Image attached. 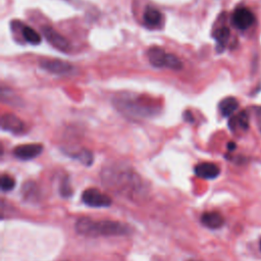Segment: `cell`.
<instances>
[{"label":"cell","instance_id":"6da1fadb","mask_svg":"<svg viewBox=\"0 0 261 261\" xmlns=\"http://www.w3.org/2000/svg\"><path fill=\"white\" fill-rule=\"evenodd\" d=\"M102 183L112 192L131 200H140L146 195L143 181L135 172L125 168H107L102 173Z\"/></svg>","mask_w":261,"mask_h":261},{"label":"cell","instance_id":"7a4b0ae2","mask_svg":"<svg viewBox=\"0 0 261 261\" xmlns=\"http://www.w3.org/2000/svg\"><path fill=\"white\" fill-rule=\"evenodd\" d=\"M75 229L78 234L82 236L92 237V238H96V237L104 236H124L130 233V228L122 224L120 222H112V221H98L95 222L89 218H82L80 219L76 225Z\"/></svg>","mask_w":261,"mask_h":261},{"label":"cell","instance_id":"3957f363","mask_svg":"<svg viewBox=\"0 0 261 261\" xmlns=\"http://www.w3.org/2000/svg\"><path fill=\"white\" fill-rule=\"evenodd\" d=\"M113 105L127 116L130 117H149L154 116L158 108L147 98L122 96L113 100Z\"/></svg>","mask_w":261,"mask_h":261},{"label":"cell","instance_id":"277c9868","mask_svg":"<svg viewBox=\"0 0 261 261\" xmlns=\"http://www.w3.org/2000/svg\"><path fill=\"white\" fill-rule=\"evenodd\" d=\"M149 62L154 67H167L174 70H181L183 68V62L175 54L167 53L162 48L157 46L151 47L147 52Z\"/></svg>","mask_w":261,"mask_h":261},{"label":"cell","instance_id":"5b68a950","mask_svg":"<svg viewBox=\"0 0 261 261\" xmlns=\"http://www.w3.org/2000/svg\"><path fill=\"white\" fill-rule=\"evenodd\" d=\"M82 200L86 205L95 208L108 207L112 203V200L108 195L102 193L98 189L95 188L85 190L82 194Z\"/></svg>","mask_w":261,"mask_h":261},{"label":"cell","instance_id":"8992f818","mask_svg":"<svg viewBox=\"0 0 261 261\" xmlns=\"http://www.w3.org/2000/svg\"><path fill=\"white\" fill-rule=\"evenodd\" d=\"M42 33L45 39L47 40V42L58 51L68 52L70 50V43L68 42V40L65 37H63L61 34L56 32L53 28L44 26L42 28Z\"/></svg>","mask_w":261,"mask_h":261},{"label":"cell","instance_id":"52a82bcc","mask_svg":"<svg viewBox=\"0 0 261 261\" xmlns=\"http://www.w3.org/2000/svg\"><path fill=\"white\" fill-rule=\"evenodd\" d=\"M255 19L254 13L246 7L237 8L233 14L234 26L239 30L249 29L255 22Z\"/></svg>","mask_w":261,"mask_h":261},{"label":"cell","instance_id":"ba28073f","mask_svg":"<svg viewBox=\"0 0 261 261\" xmlns=\"http://www.w3.org/2000/svg\"><path fill=\"white\" fill-rule=\"evenodd\" d=\"M40 66L46 72L54 75H65L73 70V65L60 59H45L40 62Z\"/></svg>","mask_w":261,"mask_h":261},{"label":"cell","instance_id":"9c48e42d","mask_svg":"<svg viewBox=\"0 0 261 261\" xmlns=\"http://www.w3.org/2000/svg\"><path fill=\"white\" fill-rule=\"evenodd\" d=\"M3 131L12 133L14 135L21 134L25 131V124L22 123L19 117L12 113H5L1 116V123H0Z\"/></svg>","mask_w":261,"mask_h":261},{"label":"cell","instance_id":"30bf717a","mask_svg":"<svg viewBox=\"0 0 261 261\" xmlns=\"http://www.w3.org/2000/svg\"><path fill=\"white\" fill-rule=\"evenodd\" d=\"M43 151L41 144L19 145L13 149V155L20 160H31L38 157Z\"/></svg>","mask_w":261,"mask_h":261},{"label":"cell","instance_id":"8fae6325","mask_svg":"<svg viewBox=\"0 0 261 261\" xmlns=\"http://www.w3.org/2000/svg\"><path fill=\"white\" fill-rule=\"evenodd\" d=\"M194 173L198 178L204 180H213V179H217L220 176L221 170L215 163L202 162L196 165L194 169Z\"/></svg>","mask_w":261,"mask_h":261},{"label":"cell","instance_id":"7c38bea8","mask_svg":"<svg viewBox=\"0 0 261 261\" xmlns=\"http://www.w3.org/2000/svg\"><path fill=\"white\" fill-rule=\"evenodd\" d=\"M201 223L208 229L217 230L224 226L225 219L219 212H205L201 217Z\"/></svg>","mask_w":261,"mask_h":261},{"label":"cell","instance_id":"4fadbf2b","mask_svg":"<svg viewBox=\"0 0 261 261\" xmlns=\"http://www.w3.org/2000/svg\"><path fill=\"white\" fill-rule=\"evenodd\" d=\"M144 21L149 27H156L161 22L162 15L159 10L152 6H148L143 15Z\"/></svg>","mask_w":261,"mask_h":261},{"label":"cell","instance_id":"5bb4252c","mask_svg":"<svg viewBox=\"0 0 261 261\" xmlns=\"http://www.w3.org/2000/svg\"><path fill=\"white\" fill-rule=\"evenodd\" d=\"M239 107L238 100L234 97H228L220 103V111L223 116H231Z\"/></svg>","mask_w":261,"mask_h":261},{"label":"cell","instance_id":"9a60e30c","mask_svg":"<svg viewBox=\"0 0 261 261\" xmlns=\"http://www.w3.org/2000/svg\"><path fill=\"white\" fill-rule=\"evenodd\" d=\"M229 126L232 131L236 128H241L243 130H247L249 128V118L245 111L240 112L238 115L233 117L229 123Z\"/></svg>","mask_w":261,"mask_h":261},{"label":"cell","instance_id":"2e32d148","mask_svg":"<svg viewBox=\"0 0 261 261\" xmlns=\"http://www.w3.org/2000/svg\"><path fill=\"white\" fill-rule=\"evenodd\" d=\"M21 34L23 39L32 45H39L41 43V36L31 27L23 26L21 28Z\"/></svg>","mask_w":261,"mask_h":261},{"label":"cell","instance_id":"e0dca14e","mask_svg":"<svg viewBox=\"0 0 261 261\" xmlns=\"http://www.w3.org/2000/svg\"><path fill=\"white\" fill-rule=\"evenodd\" d=\"M213 37H215L219 46L222 47V50H223V48L225 47V44L227 43V41L230 38V30L226 27L221 28V29H219L215 32V34H213Z\"/></svg>","mask_w":261,"mask_h":261},{"label":"cell","instance_id":"ac0fdd59","mask_svg":"<svg viewBox=\"0 0 261 261\" xmlns=\"http://www.w3.org/2000/svg\"><path fill=\"white\" fill-rule=\"evenodd\" d=\"M74 157L76 159H78L80 162H82L83 164L87 165V167H89V165H91L93 162V154L91 151H89L87 149L81 150L80 152L75 154Z\"/></svg>","mask_w":261,"mask_h":261},{"label":"cell","instance_id":"d6986e66","mask_svg":"<svg viewBox=\"0 0 261 261\" xmlns=\"http://www.w3.org/2000/svg\"><path fill=\"white\" fill-rule=\"evenodd\" d=\"M15 186V181L9 175H2L1 176V190L2 191H11Z\"/></svg>","mask_w":261,"mask_h":261},{"label":"cell","instance_id":"ffe728a7","mask_svg":"<svg viewBox=\"0 0 261 261\" xmlns=\"http://www.w3.org/2000/svg\"><path fill=\"white\" fill-rule=\"evenodd\" d=\"M37 191V187L34 183L32 182H28L25 185L22 186V193H23V197L26 198H30L33 199V197L35 196V192Z\"/></svg>","mask_w":261,"mask_h":261},{"label":"cell","instance_id":"44dd1931","mask_svg":"<svg viewBox=\"0 0 261 261\" xmlns=\"http://www.w3.org/2000/svg\"><path fill=\"white\" fill-rule=\"evenodd\" d=\"M60 194L62 195V197H69L73 194V189L70 187L67 178H64L60 184Z\"/></svg>","mask_w":261,"mask_h":261},{"label":"cell","instance_id":"7402d4cb","mask_svg":"<svg viewBox=\"0 0 261 261\" xmlns=\"http://www.w3.org/2000/svg\"><path fill=\"white\" fill-rule=\"evenodd\" d=\"M184 120L188 123H193L194 122V116H193L192 112L190 110H186L184 112Z\"/></svg>","mask_w":261,"mask_h":261},{"label":"cell","instance_id":"603a6c76","mask_svg":"<svg viewBox=\"0 0 261 261\" xmlns=\"http://www.w3.org/2000/svg\"><path fill=\"white\" fill-rule=\"evenodd\" d=\"M228 149H229L230 151H233V150L236 149V144L234 143V142H230V143L228 144Z\"/></svg>","mask_w":261,"mask_h":261},{"label":"cell","instance_id":"cb8c5ba5","mask_svg":"<svg viewBox=\"0 0 261 261\" xmlns=\"http://www.w3.org/2000/svg\"><path fill=\"white\" fill-rule=\"evenodd\" d=\"M260 250H261V240H260Z\"/></svg>","mask_w":261,"mask_h":261},{"label":"cell","instance_id":"d4e9b609","mask_svg":"<svg viewBox=\"0 0 261 261\" xmlns=\"http://www.w3.org/2000/svg\"><path fill=\"white\" fill-rule=\"evenodd\" d=\"M260 130H261V124H260Z\"/></svg>","mask_w":261,"mask_h":261},{"label":"cell","instance_id":"484cf974","mask_svg":"<svg viewBox=\"0 0 261 261\" xmlns=\"http://www.w3.org/2000/svg\"><path fill=\"white\" fill-rule=\"evenodd\" d=\"M190 261H195V260H190Z\"/></svg>","mask_w":261,"mask_h":261}]
</instances>
